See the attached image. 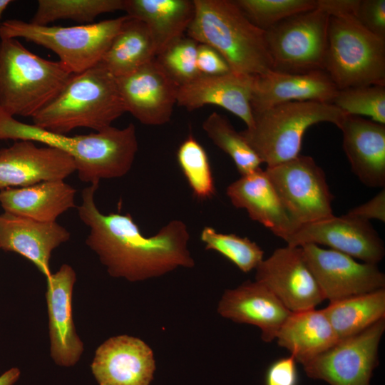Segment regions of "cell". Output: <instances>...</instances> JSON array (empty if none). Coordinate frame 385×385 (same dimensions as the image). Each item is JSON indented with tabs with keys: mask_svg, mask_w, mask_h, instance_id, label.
I'll use <instances>...</instances> for the list:
<instances>
[{
	"mask_svg": "<svg viewBox=\"0 0 385 385\" xmlns=\"http://www.w3.org/2000/svg\"><path fill=\"white\" fill-rule=\"evenodd\" d=\"M98 185L90 184L82 190L77 210L90 230L86 245L111 277L138 282L179 267H194L188 249L190 233L184 222L171 220L155 235L144 236L130 214H104L99 210L95 202Z\"/></svg>",
	"mask_w": 385,
	"mask_h": 385,
	"instance_id": "6da1fadb",
	"label": "cell"
},
{
	"mask_svg": "<svg viewBox=\"0 0 385 385\" xmlns=\"http://www.w3.org/2000/svg\"><path fill=\"white\" fill-rule=\"evenodd\" d=\"M31 140L56 148L75 161L78 177L89 184L125 175L131 169L138 145L133 123L110 126L88 134L69 136L21 122L0 107V140Z\"/></svg>",
	"mask_w": 385,
	"mask_h": 385,
	"instance_id": "7a4b0ae2",
	"label": "cell"
},
{
	"mask_svg": "<svg viewBox=\"0 0 385 385\" xmlns=\"http://www.w3.org/2000/svg\"><path fill=\"white\" fill-rule=\"evenodd\" d=\"M188 36L215 49L231 72L256 77L272 71L265 31L255 26L230 0H193Z\"/></svg>",
	"mask_w": 385,
	"mask_h": 385,
	"instance_id": "3957f363",
	"label": "cell"
},
{
	"mask_svg": "<svg viewBox=\"0 0 385 385\" xmlns=\"http://www.w3.org/2000/svg\"><path fill=\"white\" fill-rule=\"evenodd\" d=\"M125 112L116 78L98 63L72 74L57 96L31 119L36 126L66 135L78 128L101 130Z\"/></svg>",
	"mask_w": 385,
	"mask_h": 385,
	"instance_id": "277c9868",
	"label": "cell"
},
{
	"mask_svg": "<svg viewBox=\"0 0 385 385\" xmlns=\"http://www.w3.org/2000/svg\"><path fill=\"white\" fill-rule=\"evenodd\" d=\"M71 75L61 62L38 56L17 38L0 41V107L13 116L32 118Z\"/></svg>",
	"mask_w": 385,
	"mask_h": 385,
	"instance_id": "5b68a950",
	"label": "cell"
},
{
	"mask_svg": "<svg viewBox=\"0 0 385 385\" xmlns=\"http://www.w3.org/2000/svg\"><path fill=\"white\" fill-rule=\"evenodd\" d=\"M253 115L252 125L240 133L262 163L272 167L300 155L303 136L310 126L328 122L339 128L346 114L329 103L293 101Z\"/></svg>",
	"mask_w": 385,
	"mask_h": 385,
	"instance_id": "8992f818",
	"label": "cell"
},
{
	"mask_svg": "<svg viewBox=\"0 0 385 385\" xmlns=\"http://www.w3.org/2000/svg\"><path fill=\"white\" fill-rule=\"evenodd\" d=\"M127 15L75 26H39L20 19L0 24V39L22 38L54 52L71 74L98 65Z\"/></svg>",
	"mask_w": 385,
	"mask_h": 385,
	"instance_id": "52a82bcc",
	"label": "cell"
},
{
	"mask_svg": "<svg viewBox=\"0 0 385 385\" xmlns=\"http://www.w3.org/2000/svg\"><path fill=\"white\" fill-rule=\"evenodd\" d=\"M323 70L339 90L385 86V40L354 18L330 17Z\"/></svg>",
	"mask_w": 385,
	"mask_h": 385,
	"instance_id": "ba28073f",
	"label": "cell"
},
{
	"mask_svg": "<svg viewBox=\"0 0 385 385\" xmlns=\"http://www.w3.org/2000/svg\"><path fill=\"white\" fill-rule=\"evenodd\" d=\"M329 18L316 8L265 31L273 71L289 73L324 71Z\"/></svg>",
	"mask_w": 385,
	"mask_h": 385,
	"instance_id": "9c48e42d",
	"label": "cell"
},
{
	"mask_svg": "<svg viewBox=\"0 0 385 385\" xmlns=\"http://www.w3.org/2000/svg\"><path fill=\"white\" fill-rule=\"evenodd\" d=\"M265 171L297 228L334 215L325 173L311 156L299 155Z\"/></svg>",
	"mask_w": 385,
	"mask_h": 385,
	"instance_id": "30bf717a",
	"label": "cell"
},
{
	"mask_svg": "<svg viewBox=\"0 0 385 385\" xmlns=\"http://www.w3.org/2000/svg\"><path fill=\"white\" fill-rule=\"evenodd\" d=\"M384 332L385 318L339 340L302 365L307 376L330 385H370L379 364V346Z\"/></svg>",
	"mask_w": 385,
	"mask_h": 385,
	"instance_id": "8fae6325",
	"label": "cell"
},
{
	"mask_svg": "<svg viewBox=\"0 0 385 385\" xmlns=\"http://www.w3.org/2000/svg\"><path fill=\"white\" fill-rule=\"evenodd\" d=\"M300 247L324 300L332 302L385 288V275L377 265L359 262L314 244Z\"/></svg>",
	"mask_w": 385,
	"mask_h": 385,
	"instance_id": "7c38bea8",
	"label": "cell"
},
{
	"mask_svg": "<svg viewBox=\"0 0 385 385\" xmlns=\"http://www.w3.org/2000/svg\"><path fill=\"white\" fill-rule=\"evenodd\" d=\"M287 245H322L363 262L377 265L385 255L384 244L369 221L334 215L299 227L285 241Z\"/></svg>",
	"mask_w": 385,
	"mask_h": 385,
	"instance_id": "4fadbf2b",
	"label": "cell"
},
{
	"mask_svg": "<svg viewBox=\"0 0 385 385\" xmlns=\"http://www.w3.org/2000/svg\"><path fill=\"white\" fill-rule=\"evenodd\" d=\"M255 270V281L267 287L291 312L316 308L324 300L301 247L277 248Z\"/></svg>",
	"mask_w": 385,
	"mask_h": 385,
	"instance_id": "5bb4252c",
	"label": "cell"
},
{
	"mask_svg": "<svg viewBox=\"0 0 385 385\" xmlns=\"http://www.w3.org/2000/svg\"><path fill=\"white\" fill-rule=\"evenodd\" d=\"M116 81L126 112L139 122L161 125L170 121L179 86L156 58Z\"/></svg>",
	"mask_w": 385,
	"mask_h": 385,
	"instance_id": "9a60e30c",
	"label": "cell"
},
{
	"mask_svg": "<svg viewBox=\"0 0 385 385\" xmlns=\"http://www.w3.org/2000/svg\"><path fill=\"white\" fill-rule=\"evenodd\" d=\"M76 168L73 158L56 148L16 140L0 149V190L65 180Z\"/></svg>",
	"mask_w": 385,
	"mask_h": 385,
	"instance_id": "2e32d148",
	"label": "cell"
},
{
	"mask_svg": "<svg viewBox=\"0 0 385 385\" xmlns=\"http://www.w3.org/2000/svg\"><path fill=\"white\" fill-rule=\"evenodd\" d=\"M91 367L99 385H149L155 362L152 349L143 340L119 335L98 347Z\"/></svg>",
	"mask_w": 385,
	"mask_h": 385,
	"instance_id": "e0dca14e",
	"label": "cell"
},
{
	"mask_svg": "<svg viewBox=\"0 0 385 385\" xmlns=\"http://www.w3.org/2000/svg\"><path fill=\"white\" fill-rule=\"evenodd\" d=\"M76 280L74 270L67 264L62 265L46 279L51 356L57 365L66 367L75 365L84 351L73 319L72 298Z\"/></svg>",
	"mask_w": 385,
	"mask_h": 385,
	"instance_id": "ac0fdd59",
	"label": "cell"
},
{
	"mask_svg": "<svg viewBox=\"0 0 385 385\" xmlns=\"http://www.w3.org/2000/svg\"><path fill=\"white\" fill-rule=\"evenodd\" d=\"M218 313L232 321L257 327L261 339L269 343L291 312L265 285L246 281L232 289H226L217 307Z\"/></svg>",
	"mask_w": 385,
	"mask_h": 385,
	"instance_id": "d6986e66",
	"label": "cell"
},
{
	"mask_svg": "<svg viewBox=\"0 0 385 385\" xmlns=\"http://www.w3.org/2000/svg\"><path fill=\"white\" fill-rule=\"evenodd\" d=\"M70 237L68 230L56 222H40L7 212L0 215V249L26 257L46 279L52 274V252Z\"/></svg>",
	"mask_w": 385,
	"mask_h": 385,
	"instance_id": "ffe728a7",
	"label": "cell"
},
{
	"mask_svg": "<svg viewBox=\"0 0 385 385\" xmlns=\"http://www.w3.org/2000/svg\"><path fill=\"white\" fill-rule=\"evenodd\" d=\"M254 77L230 72L225 74L200 75L179 87L177 104L188 111L206 105L222 107L240 118L250 128L254 121L251 107Z\"/></svg>",
	"mask_w": 385,
	"mask_h": 385,
	"instance_id": "44dd1931",
	"label": "cell"
},
{
	"mask_svg": "<svg viewBox=\"0 0 385 385\" xmlns=\"http://www.w3.org/2000/svg\"><path fill=\"white\" fill-rule=\"evenodd\" d=\"M339 89L322 70L304 73L275 71L253 78L251 107L253 113L293 101L332 103Z\"/></svg>",
	"mask_w": 385,
	"mask_h": 385,
	"instance_id": "7402d4cb",
	"label": "cell"
},
{
	"mask_svg": "<svg viewBox=\"0 0 385 385\" xmlns=\"http://www.w3.org/2000/svg\"><path fill=\"white\" fill-rule=\"evenodd\" d=\"M339 128L351 170L370 188L385 186V125L346 115Z\"/></svg>",
	"mask_w": 385,
	"mask_h": 385,
	"instance_id": "603a6c76",
	"label": "cell"
},
{
	"mask_svg": "<svg viewBox=\"0 0 385 385\" xmlns=\"http://www.w3.org/2000/svg\"><path fill=\"white\" fill-rule=\"evenodd\" d=\"M226 194L233 206L245 209L252 220L284 242L297 229L265 170L260 168L230 184Z\"/></svg>",
	"mask_w": 385,
	"mask_h": 385,
	"instance_id": "cb8c5ba5",
	"label": "cell"
},
{
	"mask_svg": "<svg viewBox=\"0 0 385 385\" xmlns=\"http://www.w3.org/2000/svg\"><path fill=\"white\" fill-rule=\"evenodd\" d=\"M76 189L63 180L45 181L24 188L1 190L0 204L4 212L52 222L76 207Z\"/></svg>",
	"mask_w": 385,
	"mask_h": 385,
	"instance_id": "d4e9b609",
	"label": "cell"
},
{
	"mask_svg": "<svg viewBox=\"0 0 385 385\" xmlns=\"http://www.w3.org/2000/svg\"><path fill=\"white\" fill-rule=\"evenodd\" d=\"M123 11L146 25L158 56L183 37L195 6L193 0H124Z\"/></svg>",
	"mask_w": 385,
	"mask_h": 385,
	"instance_id": "484cf974",
	"label": "cell"
},
{
	"mask_svg": "<svg viewBox=\"0 0 385 385\" xmlns=\"http://www.w3.org/2000/svg\"><path fill=\"white\" fill-rule=\"evenodd\" d=\"M275 340L302 365L339 341L323 309L316 308L291 312Z\"/></svg>",
	"mask_w": 385,
	"mask_h": 385,
	"instance_id": "4316f807",
	"label": "cell"
},
{
	"mask_svg": "<svg viewBox=\"0 0 385 385\" xmlns=\"http://www.w3.org/2000/svg\"><path fill=\"white\" fill-rule=\"evenodd\" d=\"M155 57L146 25L127 15L99 63L118 78L132 73Z\"/></svg>",
	"mask_w": 385,
	"mask_h": 385,
	"instance_id": "83f0119b",
	"label": "cell"
},
{
	"mask_svg": "<svg viewBox=\"0 0 385 385\" xmlns=\"http://www.w3.org/2000/svg\"><path fill=\"white\" fill-rule=\"evenodd\" d=\"M339 340L385 318V288L329 302L322 309Z\"/></svg>",
	"mask_w": 385,
	"mask_h": 385,
	"instance_id": "f1b7e54d",
	"label": "cell"
},
{
	"mask_svg": "<svg viewBox=\"0 0 385 385\" xmlns=\"http://www.w3.org/2000/svg\"><path fill=\"white\" fill-rule=\"evenodd\" d=\"M124 0H38L31 23L46 26L57 20L91 23L102 14L123 10Z\"/></svg>",
	"mask_w": 385,
	"mask_h": 385,
	"instance_id": "f546056e",
	"label": "cell"
},
{
	"mask_svg": "<svg viewBox=\"0 0 385 385\" xmlns=\"http://www.w3.org/2000/svg\"><path fill=\"white\" fill-rule=\"evenodd\" d=\"M202 129L212 143L232 158L241 175L260 168V158L225 117L212 112L203 121Z\"/></svg>",
	"mask_w": 385,
	"mask_h": 385,
	"instance_id": "4dcf8cb0",
	"label": "cell"
},
{
	"mask_svg": "<svg viewBox=\"0 0 385 385\" xmlns=\"http://www.w3.org/2000/svg\"><path fill=\"white\" fill-rule=\"evenodd\" d=\"M177 160L194 196L202 200L212 198L215 187L209 158L193 135H189L180 145Z\"/></svg>",
	"mask_w": 385,
	"mask_h": 385,
	"instance_id": "1f68e13d",
	"label": "cell"
},
{
	"mask_svg": "<svg viewBox=\"0 0 385 385\" xmlns=\"http://www.w3.org/2000/svg\"><path fill=\"white\" fill-rule=\"evenodd\" d=\"M200 240L206 250L217 252L245 273L256 269L264 260V251L247 237L218 232L207 226L202 230Z\"/></svg>",
	"mask_w": 385,
	"mask_h": 385,
	"instance_id": "d6a6232c",
	"label": "cell"
},
{
	"mask_svg": "<svg viewBox=\"0 0 385 385\" xmlns=\"http://www.w3.org/2000/svg\"><path fill=\"white\" fill-rule=\"evenodd\" d=\"M244 15L267 31L295 14L317 8V0H233Z\"/></svg>",
	"mask_w": 385,
	"mask_h": 385,
	"instance_id": "836d02e7",
	"label": "cell"
},
{
	"mask_svg": "<svg viewBox=\"0 0 385 385\" xmlns=\"http://www.w3.org/2000/svg\"><path fill=\"white\" fill-rule=\"evenodd\" d=\"M346 115L368 116L385 125V86L369 85L339 90L332 101Z\"/></svg>",
	"mask_w": 385,
	"mask_h": 385,
	"instance_id": "e575fe53",
	"label": "cell"
},
{
	"mask_svg": "<svg viewBox=\"0 0 385 385\" xmlns=\"http://www.w3.org/2000/svg\"><path fill=\"white\" fill-rule=\"evenodd\" d=\"M197 46L192 38L183 36L156 58L179 87L201 75L197 67Z\"/></svg>",
	"mask_w": 385,
	"mask_h": 385,
	"instance_id": "d590c367",
	"label": "cell"
},
{
	"mask_svg": "<svg viewBox=\"0 0 385 385\" xmlns=\"http://www.w3.org/2000/svg\"><path fill=\"white\" fill-rule=\"evenodd\" d=\"M355 19L366 30L385 40L384 0H359Z\"/></svg>",
	"mask_w": 385,
	"mask_h": 385,
	"instance_id": "8d00e7d4",
	"label": "cell"
},
{
	"mask_svg": "<svg viewBox=\"0 0 385 385\" xmlns=\"http://www.w3.org/2000/svg\"><path fill=\"white\" fill-rule=\"evenodd\" d=\"M297 361L292 356L275 360L268 367L265 385H298L299 374Z\"/></svg>",
	"mask_w": 385,
	"mask_h": 385,
	"instance_id": "74e56055",
	"label": "cell"
},
{
	"mask_svg": "<svg viewBox=\"0 0 385 385\" xmlns=\"http://www.w3.org/2000/svg\"><path fill=\"white\" fill-rule=\"evenodd\" d=\"M197 67L201 75L215 76L231 72L225 59L212 48L198 43Z\"/></svg>",
	"mask_w": 385,
	"mask_h": 385,
	"instance_id": "f35d334b",
	"label": "cell"
},
{
	"mask_svg": "<svg viewBox=\"0 0 385 385\" xmlns=\"http://www.w3.org/2000/svg\"><path fill=\"white\" fill-rule=\"evenodd\" d=\"M350 216L369 221L371 219L385 222V190L383 188L369 201L351 209L347 213Z\"/></svg>",
	"mask_w": 385,
	"mask_h": 385,
	"instance_id": "ab89813d",
	"label": "cell"
},
{
	"mask_svg": "<svg viewBox=\"0 0 385 385\" xmlns=\"http://www.w3.org/2000/svg\"><path fill=\"white\" fill-rule=\"evenodd\" d=\"M359 0H317V8L330 17L354 18Z\"/></svg>",
	"mask_w": 385,
	"mask_h": 385,
	"instance_id": "60d3db41",
	"label": "cell"
},
{
	"mask_svg": "<svg viewBox=\"0 0 385 385\" xmlns=\"http://www.w3.org/2000/svg\"><path fill=\"white\" fill-rule=\"evenodd\" d=\"M20 376V370L13 367L0 376V385H14Z\"/></svg>",
	"mask_w": 385,
	"mask_h": 385,
	"instance_id": "b9f144b4",
	"label": "cell"
},
{
	"mask_svg": "<svg viewBox=\"0 0 385 385\" xmlns=\"http://www.w3.org/2000/svg\"><path fill=\"white\" fill-rule=\"evenodd\" d=\"M11 2L12 1L11 0H0V24L4 12Z\"/></svg>",
	"mask_w": 385,
	"mask_h": 385,
	"instance_id": "7bdbcfd3",
	"label": "cell"
}]
</instances>
